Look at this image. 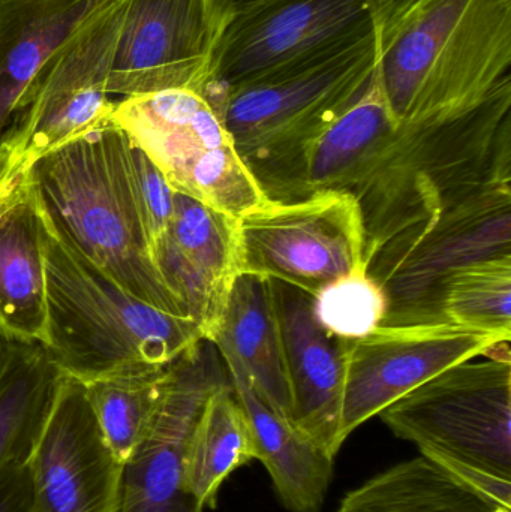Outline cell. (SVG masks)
<instances>
[{"instance_id":"1","label":"cell","mask_w":511,"mask_h":512,"mask_svg":"<svg viewBox=\"0 0 511 512\" xmlns=\"http://www.w3.org/2000/svg\"><path fill=\"white\" fill-rule=\"evenodd\" d=\"M371 11L398 126L467 113L510 77L511 0H371Z\"/></svg>"},{"instance_id":"2","label":"cell","mask_w":511,"mask_h":512,"mask_svg":"<svg viewBox=\"0 0 511 512\" xmlns=\"http://www.w3.org/2000/svg\"><path fill=\"white\" fill-rule=\"evenodd\" d=\"M511 179V75L479 107L399 125L351 183L365 258L497 180Z\"/></svg>"},{"instance_id":"3","label":"cell","mask_w":511,"mask_h":512,"mask_svg":"<svg viewBox=\"0 0 511 512\" xmlns=\"http://www.w3.org/2000/svg\"><path fill=\"white\" fill-rule=\"evenodd\" d=\"M36 207L47 286L42 346L63 375L84 384L167 366L206 340L194 319L162 312L117 285L75 248L38 201Z\"/></svg>"},{"instance_id":"4","label":"cell","mask_w":511,"mask_h":512,"mask_svg":"<svg viewBox=\"0 0 511 512\" xmlns=\"http://www.w3.org/2000/svg\"><path fill=\"white\" fill-rule=\"evenodd\" d=\"M128 135L113 122L42 156L29 173L39 206L96 267L150 306L188 318L162 280L129 174Z\"/></svg>"},{"instance_id":"5","label":"cell","mask_w":511,"mask_h":512,"mask_svg":"<svg viewBox=\"0 0 511 512\" xmlns=\"http://www.w3.org/2000/svg\"><path fill=\"white\" fill-rule=\"evenodd\" d=\"M375 66L371 24L207 101L267 200L312 141L368 89Z\"/></svg>"},{"instance_id":"6","label":"cell","mask_w":511,"mask_h":512,"mask_svg":"<svg viewBox=\"0 0 511 512\" xmlns=\"http://www.w3.org/2000/svg\"><path fill=\"white\" fill-rule=\"evenodd\" d=\"M510 342L462 361L380 412L402 441L458 480L511 508Z\"/></svg>"},{"instance_id":"7","label":"cell","mask_w":511,"mask_h":512,"mask_svg":"<svg viewBox=\"0 0 511 512\" xmlns=\"http://www.w3.org/2000/svg\"><path fill=\"white\" fill-rule=\"evenodd\" d=\"M111 122L149 156L174 192L234 219L269 201L230 132L198 93L128 96L116 102Z\"/></svg>"},{"instance_id":"8","label":"cell","mask_w":511,"mask_h":512,"mask_svg":"<svg viewBox=\"0 0 511 512\" xmlns=\"http://www.w3.org/2000/svg\"><path fill=\"white\" fill-rule=\"evenodd\" d=\"M511 255V179L497 180L380 249L368 274L387 298L383 324L440 322L435 292L453 268Z\"/></svg>"},{"instance_id":"9","label":"cell","mask_w":511,"mask_h":512,"mask_svg":"<svg viewBox=\"0 0 511 512\" xmlns=\"http://www.w3.org/2000/svg\"><path fill=\"white\" fill-rule=\"evenodd\" d=\"M356 198L321 191L302 200L267 201L237 219V271L281 280L314 297L357 270H368Z\"/></svg>"},{"instance_id":"10","label":"cell","mask_w":511,"mask_h":512,"mask_svg":"<svg viewBox=\"0 0 511 512\" xmlns=\"http://www.w3.org/2000/svg\"><path fill=\"white\" fill-rule=\"evenodd\" d=\"M236 5V0H131L108 95L191 90L203 96Z\"/></svg>"},{"instance_id":"11","label":"cell","mask_w":511,"mask_h":512,"mask_svg":"<svg viewBox=\"0 0 511 512\" xmlns=\"http://www.w3.org/2000/svg\"><path fill=\"white\" fill-rule=\"evenodd\" d=\"M129 2L120 0L59 48L18 102L8 128L23 140L32 167L111 122L116 102L108 95V78Z\"/></svg>"},{"instance_id":"12","label":"cell","mask_w":511,"mask_h":512,"mask_svg":"<svg viewBox=\"0 0 511 512\" xmlns=\"http://www.w3.org/2000/svg\"><path fill=\"white\" fill-rule=\"evenodd\" d=\"M509 337L453 322L381 324L348 340L345 352L342 436H348L387 406L462 361L483 357Z\"/></svg>"},{"instance_id":"13","label":"cell","mask_w":511,"mask_h":512,"mask_svg":"<svg viewBox=\"0 0 511 512\" xmlns=\"http://www.w3.org/2000/svg\"><path fill=\"white\" fill-rule=\"evenodd\" d=\"M27 468L35 512H117L125 465L77 379L60 378Z\"/></svg>"},{"instance_id":"14","label":"cell","mask_w":511,"mask_h":512,"mask_svg":"<svg viewBox=\"0 0 511 512\" xmlns=\"http://www.w3.org/2000/svg\"><path fill=\"white\" fill-rule=\"evenodd\" d=\"M372 24L371 0H243L222 39L206 101Z\"/></svg>"},{"instance_id":"15","label":"cell","mask_w":511,"mask_h":512,"mask_svg":"<svg viewBox=\"0 0 511 512\" xmlns=\"http://www.w3.org/2000/svg\"><path fill=\"white\" fill-rule=\"evenodd\" d=\"M227 381L218 349L209 340L171 363L158 414L123 468L117 512H204L186 487V447L204 403Z\"/></svg>"},{"instance_id":"16","label":"cell","mask_w":511,"mask_h":512,"mask_svg":"<svg viewBox=\"0 0 511 512\" xmlns=\"http://www.w3.org/2000/svg\"><path fill=\"white\" fill-rule=\"evenodd\" d=\"M267 283L281 340L291 421L336 459L345 444L342 403L348 340L318 324L311 295L281 280Z\"/></svg>"},{"instance_id":"17","label":"cell","mask_w":511,"mask_h":512,"mask_svg":"<svg viewBox=\"0 0 511 512\" xmlns=\"http://www.w3.org/2000/svg\"><path fill=\"white\" fill-rule=\"evenodd\" d=\"M152 259L185 315L212 339L239 276L237 219L176 192L173 218Z\"/></svg>"},{"instance_id":"18","label":"cell","mask_w":511,"mask_h":512,"mask_svg":"<svg viewBox=\"0 0 511 512\" xmlns=\"http://www.w3.org/2000/svg\"><path fill=\"white\" fill-rule=\"evenodd\" d=\"M396 128L375 66L368 89L312 141L270 201L290 203L321 191H347Z\"/></svg>"},{"instance_id":"19","label":"cell","mask_w":511,"mask_h":512,"mask_svg":"<svg viewBox=\"0 0 511 512\" xmlns=\"http://www.w3.org/2000/svg\"><path fill=\"white\" fill-rule=\"evenodd\" d=\"M219 355L251 426L258 460L272 478L282 505L290 512H323L335 459L300 432L290 417L269 405L231 355Z\"/></svg>"},{"instance_id":"20","label":"cell","mask_w":511,"mask_h":512,"mask_svg":"<svg viewBox=\"0 0 511 512\" xmlns=\"http://www.w3.org/2000/svg\"><path fill=\"white\" fill-rule=\"evenodd\" d=\"M47 286L39 215L27 179L20 197L0 215V339L44 343Z\"/></svg>"},{"instance_id":"21","label":"cell","mask_w":511,"mask_h":512,"mask_svg":"<svg viewBox=\"0 0 511 512\" xmlns=\"http://www.w3.org/2000/svg\"><path fill=\"white\" fill-rule=\"evenodd\" d=\"M210 342L245 370L260 396L290 417L281 340L266 277L239 274ZM291 420V418H290Z\"/></svg>"},{"instance_id":"22","label":"cell","mask_w":511,"mask_h":512,"mask_svg":"<svg viewBox=\"0 0 511 512\" xmlns=\"http://www.w3.org/2000/svg\"><path fill=\"white\" fill-rule=\"evenodd\" d=\"M62 375L41 343L0 339V471L29 460Z\"/></svg>"},{"instance_id":"23","label":"cell","mask_w":511,"mask_h":512,"mask_svg":"<svg viewBox=\"0 0 511 512\" xmlns=\"http://www.w3.org/2000/svg\"><path fill=\"white\" fill-rule=\"evenodd\" d=\"M254 460H258L257 444L228 379L210 394L189 436L185 457L189 495L203 510H213L222 484Z\"/></svg>"},{"instance_id":"24","label":"cell","mask_w":511,"mask_h":512,"mask_svg":"<svg viewBox=\"0 0 511 512\" xmlns=\"http://www.w3.org/2000/svg\"><path fill=\"white\" fill-rule=\"evenodd\" d=\"M338 512H511V508L419 456L351 490Z\"/></svg>"},{"instance_id":"25","label":"cell","mask_w":511,"mask_h":512,"mask_svg":"<svg viewBox=\"0 0 511 512\" xmlns=\"http://www.w3.org/2000/svg\"><path fill=\"white\" fill-rule=\"evenodd\" d=\"M170 378L171 363L84 382V396L102 435L123 465L149 433Z\"/></svg>"},{"instance_id":"26","label":"cell","mask_w":511,"mask_h":512,"mask_svg":"<svg viewBox=\"0 0 511 512\" xmlns=\"http://www.w3.org/2000/svg\"><path fill=\"white\" fill-rule=\"evenodd\" d=\"M120 0H75L35 21L0 57V140L48 59Z\"/></svg>"},{"instance_id":"27","label":"cell","mask_w":511,"mask_h":512,"mask_svg":"<svg viewBox=\"0 0 511 512\" xmlns=\"http://www.w3.org/2000/svg\"><path fill=\"white\" fill-rule=\"evenodd\" d=\"M435 307L438 321L511 339V255L479 259L444 274Z\"/></svg>"},{"instance_id":"28","label":"cell","mask_w":511,"mask_h":512,"mask_svg":"<svg viewBox=\"0 0 511 512\" xmlns=\"http://www.w3.org/2000/svg\"><path fill=\"white\" fill-rule=\"evenodd\" d=\"M318 324L344 340L359 339L383 324L387 298L368 270H357L329 283L312 297Z\"/></svg>"},{"instance_id":"29","label":"cell","mask_w":511,"mask_h":512,"mask_svg":"<svg viewBox=\"0 0 511 512\" xmlns=\"http://www.w3.org/2000/svg\"><path fill=\"white\" fill-rule=\"evenodd\" d=\"M129 174L152 254L153 245L167 233L173 218L176 192L149 156L132 141L129 146Z\"/></svg>"},{"instance_id":"30","label":"cell","mask_w":511,"mask_h":512,"mask_svg":"<svg viewBox=\"0 0 511 512\" xmlns=\"http://www.w3.org/2000/svg\"><path fill=\"white\" fill-rule=\"evenodd\" d=\"M30 168L23 140L14 129H6L0 140V215L26 188Z\"/></svg>"},{"instance_id":"31","label":"cell","mask_w":511,"mask_h":512,"mask_svg":"<svg viewBox=\"0 0 511 512\" xmlns=\"http://www.w3.org/2000/svg\"><path fill=\"white\" fill-rule=\"evenodd\" d=\"M75 0H0V57L35 21Z\"/></svg>"},{"instance_id":"32","label":"cell","mask_w":511,"mask_h":512,"mask_svg":"<svg viewBox=\"0 0 511 512\" xmlns=\"http://www.w3.org/2000/svg\"><path fill=\"white\" fill-rule=\"evenodd\" d=\"M0 512H35L27 462L0 471Z\"/></svg>"},{"instance_id":"33","label":"cell","mask_w":511,"mask_h":512,"mask_svg":"<svg viewBox=\"0 0 511 512\" xmlns=\"http://www.w3.org/2000/svg\"><path fill=\"white\" fill-rule=\"evenodd\" d=\"M240 2H243V0H236V3H240Z\"/></svg>"}]
</instances>
